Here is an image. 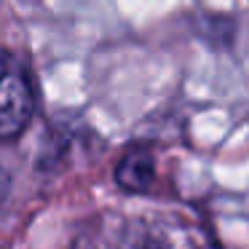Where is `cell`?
Returning a JSON list of instances; mask_svg holds the SVG:
<instances>
[{
    "mask_svg": "<svg viewBox=\"0 0 249 249\" xmlns=\"http://www.w3.org/2000/svg\"><path fill=\"white\" fill-rule=\"evenodd\" d=\"M33 89L24 70L0 54V140H17L33 118Z\"/></svg>",
    "mask_w": 249,
    "mask_h": 249,
    "instance_id": "1",
    "label": "cell"
},
{
    "mask_svg": "<svg viewBox=\"0 0 249 249\" xmlns=\"http://www.w3.org/2000/svg\"><path fill=\"white\" fill-rule=\"evenodd\" d=\"M156 179V158L145 147H131L115 166V182L129 193H145Z\"/></svg>",
    "mask_w": 249,
    "mask_h": 249,
    "instance_id": "2",
    "label": "cell"
}]
</instances>
